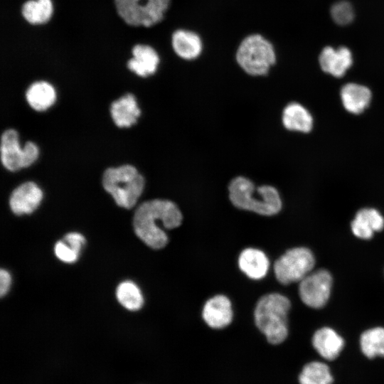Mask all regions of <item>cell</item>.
Listing matches in <instances>:
<instances>
[{"label": "cell", "instance_id": "11", "mask_svg": "<svg viewBox=\"0 0 384 384\" xmlns=\"http://www.w3.org/2000/svg\"><path fill=\"white\" fill-rule=\"evenodd\" d=\"M233 316L231 302L224 295H215L209 299L203 308V319L213 329L226 327L231 323Z\"/></svg>", "mask_w": 384, "mask_h": 384}, {"label": "cell", "instance_id": "16", "mask_svg": "<svg viewBox=\"0 0 384 384\" xmlns=\"http://www.w3.org/2000/svg\"><path fill=\"white\" fill-rule=\"evenodd\" d=\"M312 344L322 358L332 361L339 356L343 348L344 340L334 329L323 327L314 333Z\"/></svg>", "mask_w": 384, "mask_h": 384}, {"label": "cell", "instance_id": "10", "mask_svg": "<svg viewBox=\"0 0 384 384\" xmlns=\"http://www.w3.org/2000/svg\"><path fill=\"white\" fill-rule=\"evenodd\" d=\"M42 198L41 189L35 183L28 181L13 191L9 198V206L16 215L29 214L38 208Z\"/></svg>", "mask_w": 384, "mask_h": 384}, {"label": "cell", "instance_id": "17", "mask_svg": "<svg viewBox=\"0 0 384 384\" xmlns=\"http://www.w3.org/2000/svg\"><path fill=\"white\" fill-rule=\"evenodd\" d=\"M238 265L242 272L252 279H260L267 274L270 262L266 255L255 248L243 250L238 258Z\"/></svg>", "mask_w": 384, "mask_h": 384}, {"label": "cell", "instance_id": "29", "mask_svg": "<svg viewBox=\"0 0 384 384\" xmlns=\"http://www.w3.org/2000/svg\"><path fill=\"white\" fill-rule=\"evenodd\" d=\"M11 277L10 274L5 270L0 272V295L3 297L10 289Z\"/></svg>", "mask_w": 384, "mask_h": 384}, {"label": "cell", "instance_id": "3", "mask_svg": "<svg viewBox=\"0 0 384 384\" xmlns=\"http://www.w3.org/2000/svg\"><path fill=\"white\" fill-rule=\"evenodd\" d=\"M290 307L289 299L278 293L266 294L257 302L254 312L255 324L270 343H281L287 337Z\"/></svg>", "mask_w": 384, "mask_h": 384}, {"label": "cell", "instance_id": "20", "mask_svg": "<svg viewBox=\"0 0 384 384\" xmlns=\"http://www.w3.org/2000/svg\"><path fill=\"white\" fill-rule=\"evenodd\" d=\"M282 123L289 130L309 132L312 129L313 118L302 105L292 102L283 110Z\"/></svg>", "mask_w": 384, "mask_h": 384}, {"label": "cell", "instance_id": "13", "mask_svg": "<svg viewBox=\"0 0 384 384\" xmlns=\"http://www.w3.org/2000/svg\"><path fill=\"white\" fill-rule=\"evenodd\" d=\"M133 58L128 60L127 68L140 77L153 75L159 64L157 52L150 46L137 44L132 50Z\"/></svg>", "mask_w": 384, "mask_h": 384}, {"label": "cell", "instance_id": "26", "mask_svg": "<svg viewBox=\"0 0 384 384\" xmlns=\"http://www.w3.org/2000/svg\"><path fill=\"white\" fill-rule=\"evenodd\" d=\"M331 15L335 23L344 26L353 21L354 18V11L349 2L340 1L331 6Z\"/></svg>", "mask_w": 384, "mask_h": 384}, {"label": "cell", "instance_id": "25", "mask_svg": "<svg viewBox=\"0 0 384 384\" xmlns=\"http://www.w3.org/2000/svg\"><path fill=\"white\" fill-rule=\"evenodd\" d=\"M116 297L118 302L128 310L137 311L143 306L142 294L137 285L131 281H124L118 285Z\"/></svg>", "mask_w": 384, "mask_h": 384}, {"label": "cell", "instance_id": "4", "mask_svg": "<svg viewBox=\"0 0 384 384\" xmlns=\"http://www.w3.org/2000/svg\"><path fill=\"white\" fill-rule=\"evenodd\" d=\"M144 178L132 165L109 168L102 176V185L116 203L122 208H132L142 195Z\"/></svg>", "mask_w": 384, "mask_h": 384}, {"label": "cell", "instance_id": "23", "mask_svg": "<svg viewBox=\"0 0 384 384\" xmlns=\"http://www.w3.org/2000/svg\"><path fill=\"white\" fill-rule=\"evenodd\" d=\"M360 346L368 358L384 357V328L375 327L364 331L360 337Z\"/></svg>", "mask_w": 384, "mask_h": 384}, {"label": "cell", "instance_id": "19", "mask_svg": "<svg viewBox=\"0 0 384 384\" xmlns=\"http://www.w3.org/2000/svg\"><path fill=\"white\" fill-rule=\"evenodd\" d=\"M341 97L343 105L347 111L353 114H359L368 106L371 92L366 86L348 83L342 87Z\"/></svg>", "mask_w": 384, "mask_h": 384}, {"label": "cell", "instance_id": "15", "mask_svg": "<svg viewBox=\"0 0 384 384\" xmlns=\"http://www.w3.org/2000/svg\"><path fill=\"white\" fill-rule=\"evenodd\" d=\"M351 230L357 238L368 240L375 232L380 231L384 228L383 215L374 208L359 210L351 224Z\"/></svg>", "mask_w": 384, "mask_h": 384}, {"label": "cell", "instance_id": "5", "mask_svg": "<svg viewBox=\"0 0 384 384\" xmlns=\"http://www.w3.org/2000/svg\"><path fill=\"white\" fill-rule=\"evenodd\" d=\"M240 67L253 76L267 74L276 62L273 45L260 34H251L240 42L235 54Z\"/></svg>", "mask_w": 384, "mask_h": 384}, {"label": "cell", "instance_id": "9", "mask_svg": "<svg viewBox=\"0 0 384 384\" xmlns=\"http://www.w3.org/2000/svg\"><path fill=\"white\" fill-rule=\"evenodd\" d=\"M332 282L331 274L326 270L310 272L299 282L300 299L311 308H322L329 299Z\"/></svg>", "mask_w": 384, "mask_h": 384}, {"label": "cell", "instance_id": "2", "mask_svg": "<svg viewBox=\"0 0 384 384\" xmlns=\"http://www.w3.org/2000/svg\"><path fill=\"white\" fill-rule=\"evenodd\" d=\"M228 192L232 204L240 209L270 216L282 208V200L274 187L264 185L255 188L252 181L243 176H237L230 181Z\"/></svg>", "mask_w": 384, "mask_h": 384}, {"label": "cell", "instance_id": "28", "mask_svg": "<svg viewBox=\"0 0 384 384\" xmlns=\"http://www.w3.org/2000/svg\"><path fill=\"white\" fill-rule=\"evenodd\" d=\"M63 240L68 243L75 251L80 254L82 246L85 243V239L82 235L78 233H70L65 235Z\"/></svg>", "mask_w": 384, "mask_h": 384}, {"label": "cell", "instance_id": "21", "mask_svg": "<svg viewBox=\"0 0 384 384\" xmlns=\"http://www.w3.org/2000/svg\"><path fill=\"white\" fill-rule=\"evenodd\" d=\"M29 105L36 111H43L53 105L56 99L53 87L47 82L33 83L26 93Z\"/></svg>", "mask_w": 384, "mask_h": 384}, {"label": "cell", "instance_id": "7", "mask_svg": "<svg viewBox=\"0 0 384 384\" xmlns=\"http://www.w3.org/2000/svg\"><path fill=\"white\" fill-rule=\"evenodd\" d=\"M315 265L311 251L304 247L288 250L274 265L275 277L279 282L288 284L302 281Z\"/></svg>", "mask_w": 384, "mask_h": 384}, {"label": "cell", "instance_id": "6", "mask_svg": "<svg viewBox=\"0 0 384 384\" xmlns=\"http://www.w3.org/2000/svg\"><path fill=\"white\" fill-rule=\"evenodd\" d=\"M114 0L118 15L132 26H152L161 22L167 11L171 0Z\"/></svg>", "mask_w": 384, "mask_h": 384}, {"label": "cell", "instance_id": "22", "mask_svg": "<svg viewBox=\"0 0 384 384\" xmlns=\"http://www.w3.org/2000/svg\"><path fill=\"white\" fill-rule=\"evenodd\" d=\"M24 19L31 24H43L48 22L53 14L51 0H28L21 8Z\"/></svg>", "mask_w": 384, "mask_h": 384}, {"label": "cell", "instance_id": "12", "mask_svg": "<svg viewBox=\"0 0 384 384\" xmlns=\"http://www.w3.org/2000/svg\"><path fill=\"white\" fill-rule=\"evenodd\" d=\"M319 60L324 72L336 78L342 77L353 63L352 54L346 47L337 50L330 46L325 47L320 53Z\"/></svg>", "mask_w": 384, "mask_h": 384}, {"label": "cell", "instance_id": "18", "mask_svg": "<svg viewBox=\"0 0 384 384\" xmlns=\"http://www.w3.org/2000/svg\"><path fill=\"white\" fill-rule=\"evenodd\" d=\"M110 113L117 127H129L137 122L141 111L135 97L129 93L112 103Z\"/></svg>", "mask_w": 384, "mask_h": 384}, {"label": "cell", "instance_id": "14", "mask_svg": "<svg viewBox=\"0 0 384 384\" xmlns=\"http://www.w3.org/2000/svg\"><path fill=\"white\" fill-rule=\"evenodd\" d=\"M171 46L175 53L186 60L197 58L203 50L202 40L198 34L186 29H178L173 33Z\"/></svg>", "mask_w": 384, "mask_h": 384}, {"label": "cell", "instance_id": "8", "mask_svg": "<svg viewBox=\"0 0 384 384\" xmlns=\"http://www.w3.org/2000/svg\"><path fill=\"white\" fill-rule=\"evenodd\" d=\"M1 159L4 166L14 171L31 166L38 158V146L27 142L23 148L19 145L18 133L10 129L4 132L1 138Z\"/></svg>", "mask_w": 384, "mask_h": 384}, {"label": "cell", "instance_id": "24", "mask_svg": "<svg viewBox=\"0 0 384 384\" xmlns=\"http://www.w3.org/2000/svg\"><path fill=\"white\" fill-rule=\"evenodd\" d=\"M333 381L329 366L319 361L306 364L299 376L300 384H332Z\"/></svg>", "mask_w": 384, "mask_h": 384}, {"label": "cell", "instance_id": "27", "mask_svg": "<svg viewBox=\"0 0 384 384\" xmlns=\"http://www.w3.org/2000/svg\"><path fill=\"white\" fill-rule=\"evenodd\" d=\"M54 252L60 260L67 263L75 262L80 255L64 240H59L56 242Z\"/></svg>", "mask_w": 384, "mask_h": 384}, {"label": "cell", "instance_id": "1", "mask_svg": "<svg viewBox=\"0 0 384 384\" xmlns=\"http://www.w3.org/2000/svg\"><path fill=\"white\" fill-rule=\"evenodd\" d=\"M182 213L176 203L169 200L154 199L138 206L133 218L134 230L137 237L153 249L164 247L169 238L164 230L178 227Z\"/></svg>", "mask_w": 384, "mask_h": 384}]
</instances>
